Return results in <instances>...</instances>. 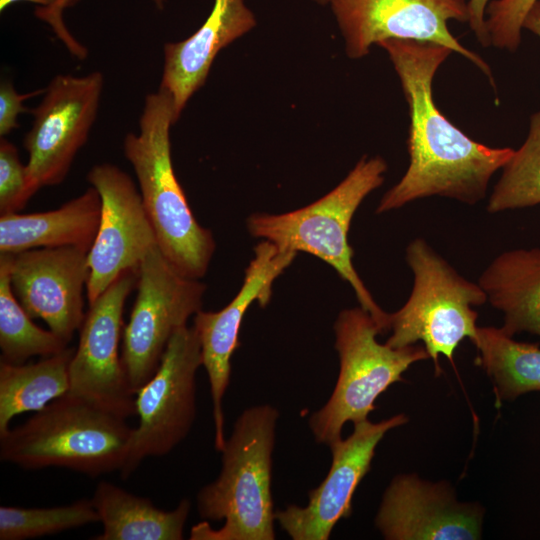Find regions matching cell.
<instances>
[{"label": "cell", "mask_w": 540, "mask_h": 540, "mask_svg": "<svg viewBox=\"0 0 540 540\" xmlns=\"http://www.w3.org/2000/svg\"><path fill=\"white\" fill-rule=\"evenodd\" d=\"M79 0H53L46 7H36L35 16L49 25L56 37L64 44L71 55L78 60L87 57L88 50L68 30L64 23L63 12L65 9L77 4ZM158 10H163L166 0H152Z\"/></svg>", "instance_id": "obj_29"}, {"label": "cell", "mask_w": 540, "mask_h": 540, "mask_svg": "<svg viewBox=\"0 0 540 540\" xmlns=\"http://www.w3.org/2000/svg\"><path fill=\"white\" fill-rule=\"evenodd\" d=\"M9 253H0V349L2 361L24 364L33 356L48 357L62 352L68 343L51 330L32 321L10 281Z\"/></svg>", "instance_id": "obj_24"}, {"label": "cell", "mask_w": 540, "mask_h": 540, "mask_svg": "<svg viewBox=\"0 0 540 540\" xmlns=\"http://www.w3.org/2000/svg\"><path fill=\"white\" fill-rule=\"evenodd\" d=\"M279 411L270 404L242 411L226 439L218 477L196 496L201 522L191 540H274L271 492Z\"/></svg>", "instance_id": "obj_2"}, {"label": "cell", "mask_w": 540, "mask_h": 540, "mask_svg": "<svg viewBox=\"0 0 540 540\" xmlns=\"http://www.w3.org/2000/svg\"><path fill=\"white\" fill-rule=\"evenodd\" d=\"M177 121L169 93L160 88L149 93L139 131L125 136L123 153L135 172L160 251L181 274L200 279L216 244L212 232L194 217L174 172L170 129Z\"/></svg>", "instance_id": "obj_3"}, {"label": "cell", "mask_w": 540, "mask_h": 540, "mask_svg": "<svg viewBox=\"0 0 540 540\" xmlns=\"http://www.w3.org/2000/svg\"><path fill=\"white\" fill-rule=\"evenodd\" d=\"M255 25V15L244 0H214L208 17L192 35L164 45L159 88L171 96L178 119L204 85L217 54Z\"/></svg>", "instance_id": "obj_18"}, {"label": "cell", "mask_w": 540, "mask_h": 540, "mask_svg": "<svg viewBox=\"0 0 540 540\" xmlns=\"http://www.w3.org/2000/svg\"><path fill=\"white\" fill-rule=\"evenodd\" d=\"M136 284L137 269L126 270L89 304L69 366L68 393L125 419L136 415V395L129 386L119 344L125 302Z\"/></svg>", "instance_id": "obj_12"}, {"label": "cell", "mask_w": 540, "mask_h": 540, "mask_svg": "<svg viewBox=\"0 0 540 540\" xmlns=\"http://www.w3.org/2000/svg\"><path fill=\"white\" fill-rule=\"evenodd\" d=\"M537 0H494L486 11V27L490 43L514 52L521 43L523 22Z\"/></svg>", "instance_id": "obj_27"}, {"label": "cell", "mask_w": 540, "mask_h": 540, "mask_svg": "<svg viewBox=\"0 0 540 540\" xmlns=\"http://www.w3.org/2000/svg\"><path fill=\"white\" fill-rule=\"evenodd\" d=\"M91 501L103 531L96 540H182L191 502L183 498L173 510L157 508L149 498L100 481Z\"/></svg>", "instance_id": "obj_21"}, {"label": "cell", "mask_w": 540, "mask_h": 540, "mask_svg": "<svg viewBox=\"0 0 540 540\" xmlns=\"http://www.w3.org/2000/svg\"><path fill=\"white\" fill-rule=\"evenodd\" d=\"M387 163L380 156L362 157L330 192L297 210L282 214L255 213L247 219L249 233L282 250L305 252L335 269L353 288L364 310L384 334L389 313L376 303L353 265L348 242L352 218L362 201L384 182Z\"/></svg>", "instance_id": "obj_5"}, {"label": "cell", "mask_w": 540, "mask_h": 540, "mask_svg": "<svg viewBox=\"0 0 540 540\" xmlns=\"http://www.w3.org/2000/svg\"><path fill=\"white\" fill-rule=\"evenodd\" d=\"M44 93V89H38L28 93H19L14 88L13 84L4 80L0 84V136L5 137L7 134L16 129L19 125L17 118L19 114L26 112L24 102L34 96Z\"/></svg>", "instance_id": "obj_30"}, {"label": "cell", "mask_w": 540, "mask_h": 540, "mask_svg": "<svg viewBox=\"0 0 540 540\" xmlns=\"http://www.w3.org/2000/svg\"><path fill=\"white\" fill-rule=\"evenodd\" d=\"M483 515L479 504L459 502L446 481L399 474L386 488L374 524L387 540H476Z\"/></svg>", "instance_id": "obj_17"}, {"label": "cell", "mask_w": 540, "mask_h": 540, "mask_svg": "<svg viewBox=\"0 0 540 540\" xmlns=\"http://www.w3.org/2000/svg\"><path fill=\"white\" fill-rule=\"evenodd\" d=\"M378 46L387 52L409 107L410 163L399 182L383 195L376 213L383 214L431 196L468 205L481 201L492 176L505 166L514 149L492 148L476 142L436 106L432 82L453 51L431 42L400 39L386 40Z\"/></svg>", "instance_id": "obj_1"}, {"label": "cell", "mask_w": 540, "mask_h": 540, "mask_svg": "<svg viewBox=\"0 0 540 540\" xmlns=\"http://www.w3.org/2000/svg\"><path fill=\"white\" fill-rule=\"evenodd\" d=\"M312 1H314L317 4H321V5H327V4L330 5L333 0H312Z\"/></svg>", "instance_id": "obj_34"}, {"label": "cell", "mask_w": 540, "mask_h": 540, "mask_svg": "<svg viewBox=\"0 0 540 540\" xmlns=\"http://www.w3.org/2000/svg\"><path fill=\"white\" fill-rule=\"evenodd\" d=\"M407 422L405 414H397L376 423L367 419L353 424L350 436L329 446L330 469L320 485L308 492V503L276 511L281 529L293 540H328L337 522L351 515L354 492L370 471L378 443L388 431Z\"/></svg>", "instance_id": "obj_15"}, {"label": "cell", "mask_w": 540, "mask_h": 540, "mask_svg": "<svg viewBox=\"0 0 540 540\" xmlns=\"http://www.w3.org/2000/svg\"><path fill=\"white\" fill-rule=\"evenodd\" d=\"M297 253L282 250L262 240L254 248V257L245 270L243 284L236 296L219 311H203L193 316L204 366L210 385L214 446L225 445L223 398L230 384L231 358L239 346L242 320L249 307L257 302L265 307L272 297L274 281L294 261Z\"/></svg>", "instance_id": "obj_14"}, {"label": "cell", "mask_w": 540, "mask_h": 540, "mask_svg": "<svg viewBox=\"0 0 540 540\" xmlns=\"http://www.w3.org/2000/svg\"><path fill=\"white\" fill-rule=\"evenodd\" d=\"M133 428L70 393L0 435V459L24 469L67 468L90 477L120 471Z\"/></svg>", "instance_id": "obj_4"}, {"label": "cell", "mask_w": 540, "mask_h": 540, "mask_svg": "<svg viewBox=\"0 0 540 540\" xmlns=\"http://www.w3.org/2000/svg\"><path fill=\"white\" fill-rule=\"evenodd\" d=\"M202 366L199 338L193 326L171 337L159 367L136 392L138 424L133 427L126 460L127 479L148 457L170 453L189 434L196 418V375Z\"/></svg>", "instance_id": "obj_9"}, {"label": "cell", "mask_w": 540, "mask_h": 540, "mask_svg": "<svg viewBox=\"0 0 540 540\" xmlns=\"http://www.w3.org/2000/svg\"><path fill=\"white\" fill-rule=\"evenodd\" d=\"M540 204V111L530 118L527 137L514 150L489 196L486 210L498 213Z\"/></svg>", "instance_id": "obj_25"}, {"label": "cell", "mask_w": 540, "mask_h": 540, "mask_svg": "<svg viewBox=\"0 0 540 540\" xmlns=\"http://www.w3.org/2000/svg\"><path fill=\"white\" fill-rule=\"evenodd\" d=\"M104 86L99 71L56 75L31 110L33 123L23 140L28 154V190L60 184L85 145L99 110Z\"/></svg>", "instance_id": "obj_10"}, {"label": "cell", "mask_w": 540, "mask_h": 540, "mask_svg": "<svg viewBox=\"0 0 540 540\" xmlns=\"http://www.w3.org/2000/svg\"><path fill=\"white\" fill-rule=\"evenodd\" d=\"M18 2H30L36 4L37 7H46L50 5L53 0H0V11H5L9 6Z\"/></svg>", "instance_id": "obj_33"}, {"label": "cell", "mask_w": 540, "mask_h": 540, "mask_svg": "<svg viewBox=\"0 0 540 540\" xmlns=\"http://www.w3.org/2000/svg\"><path fill=\"white\" fill-rule=\"evenodd\" d=\"M87 180L101 199L99 227L88 252L86 294L91 304L120 274L137 269L157 240L140 191L126 172L101 163L90 169Z\"/></svg>", "instance_id": "obj_13"}, {"label": "cell", "mask_w": 540, "mask_h": 540, "mask_svg": "<svg viewBox=\"0 0 540 540\" xmlns=\"http://www.w3.org/2000/svg\"><path fill=\"white\" fill-rule=\"evenodd\" d=\"M478 364L495 386L498 399L512 401L522 394L540 391V348L516 341L501 328L477 327L471 340Z\"/></svg>", "instance_id": "obj_23"}, {"label": "cell", "mask_w": 540, "mask_h": 540, "mask_svg": "<svg viewBox=\"0 0 540 540\" xmlns=\"http://www.w3.org/2000/svg\"><path fill=\"white\" fill-rule=\"evenodd\" d=\"M99 522L91 499L49 508L0 506V539L24 540Z\"/></svg>", "instance_id": "obj_26"}, {"label": "cell", "mask_w": 540, "mask_h": 540, "mask_svg": "<svg viewBox=\"0 0 540 540\" xmlns=\"http://www.w3.org/2000/svg\"><path fill=\"white\" fill-rule=\"evenodd\" d=\"M339 374L328 401L308 420L319 444L330 446L342 439L343 426L368 419L380 394L415 362L429 355L422 345L393 348L380 344L382 334L369 312L362 307L342 310L334 323Z\"/></svg>", "instance_id": "obj_6"}, {"label": "cell", "mask_w": 540, "mask_h": 540, "mask_svg": "<svg viewBox=\"0 0 540 540\" xmlns=\"http://www.w3.org/2000/svg\"><path fill=\"white\" fill-rule=\"evenodd\" d=\"M88 252L75 246L36 248L10 254V281L19 303L34 319L69 343L85 312L83 290Z\"/></svg>", "instance_id": "obj_16"}, {"label": "cell", "mask_w": 540, "mask_h": 540, "mask_svg": "<svg viewBox=\"0 0 540 540\" xmlns=\"http://www.w3.org/2000/svg\"><path fill=\"white\" fill-rule=\"evenodd\" d=\"M75 348L42 357L36 363L0 360V435L10 421L25 412H38L70 389L69 366Z\"/></svg>", "instance_id": "obj_22"}, {"label": "cell", "mask_w": 540, "mask_h": 540, "mask_svg": "<svg viewBox=\"0 0 540 540\" xmlns=\"http://www.w3.org/2000/svg\"><path fill=\"white\" fill-rule=\"evenodd\" d=\"M101 199L91 186L57 209L0 216V253L61 246L90 250L100 222Z\"/></svg>", "instance_id": "obj_19"}, {"label": "cell", "mask_w": 540, "mask_h": 540, "mask_svg": "<svg viewBox=\"0 0 540 540\" xmlns=\"http://www.w3.org/2000/svg\"><path fill=\"white\" fill-rule=\"evenodd\" d=\"M32 196L28 190L27 168L22 164L16 146L0 140V213H17Z\"/></svg>", "instance_id": "obj_28"}, {"label": "cell", "mask_w": 540, "mask_h": 540, "mask_svg": "<svg viewBox=\"0 0 540 540\" xmlns=\"http://www.w3.org/2000/svg\"><path fill=\"white\" fill-rule=\"evenodd\" d=\"M523 28L528 29L540 38V0H537L528 11L523 22Z\"/></svg>", "instance_id": "obj_32"}, {"label": "cell", "mask_w": 540, "mask_h": 540, "mask_svg": "<svg viewBox=\"0 0 540 540\" xmlns=\"http://www.w3.org/2000/svg\"><path fill=\"white\" fill-rule=\"evenodd\" d=\"M330 6L352 59L364 57L373 45L386 40L431 42L467 58L494 85L489 65L448 29L450 20L468 21L464 0H333Z\"/></svg>", "instance_id": "obj_11"}, {"label": "cell", "mask_w": 540, "mask_h": 540, "mask_svg": "<svg viewBox=\"0 0 540 540\" xmlns=\"http://www.w3.org/2000/svg\"><path fill=\"white\" fill-rule=\"evenodd\" d=\"M136 288L121 351L135 395L156 372L176 330L202 309L206 285L181 274L155 245L137 268Z\"/></svg>", "instance_id": "obj_8"}, {"label": "cell", "mask_w": 540, "mask_h": 540, "mask_svg": "<svg viewBox=\"0 0 540 540\" xmlns=\"http://www.w3.org/2000/svg\"><path fill=\"white\" fill-rule=\"evenodd\" d=\"M478 284L487 301L503 313L501 330L514 336H540V249H515L498 255L483 271Z\"/></svg>", "instance_id": "obj_20"}, {"label": "cell", "mask_w": 540, "mask_h": 540, "mask_svg": "<svg viewBox=\"0 0 540 540\" xmlns=\"http://www.w3.org/2000/svg\"><path fill=\"white\" fill-rule=\"evenodd\" d=\"M406 262L413 273V287L406 303L389 314L391 335L386 344L406 347L422 341L440 373L439 356L450 361L465 338L477 331L474 307L487 302L478 283L462 277L424 239L406 247Z\"/></svg>", "instance_id": "obj_7"}, {"label": "cell", "mask_w": 540, "mask_h": 540, "mask_svg": "<svg viewBox=\"0 0 540 540\" xmlns=\"http://www.w3.org/2000/svg\"><path fill=\"white\" fill-rule=\"evenodd\" d=\"M488 2L489 0H469L467 3L469 25L483 46L491 45L485 19Z\"/></svg>", "instance_id": "obj_31"}]
</instances>
